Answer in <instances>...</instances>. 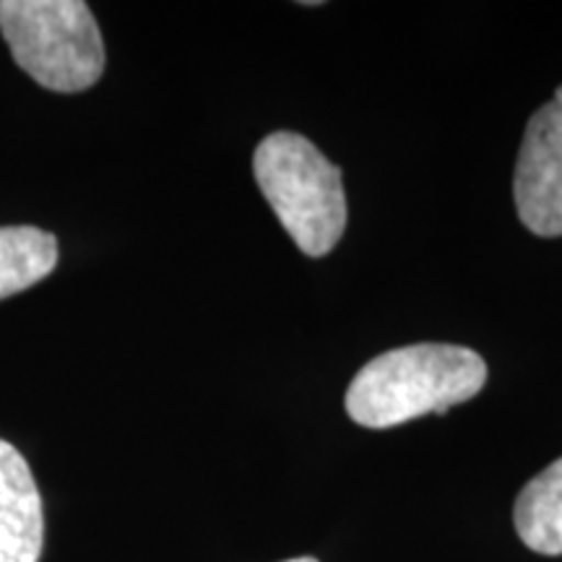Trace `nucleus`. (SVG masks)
<instances>
[{"label": "nucleus", "mask_w": 562, "mask_h": 562, "mask_svg": "<svg viewBox=\"0 0 562 562\" xmlns=\"http://www.w3.org/2000/svg\"><path fill=\"white\" fill-rule=\"evenodd\" d=\"M513 195L526 229L539 237L562 235V87L526 125Z\"/></svg>", "instance_id": "obj_4"}, {"label": "nucleus", "mask_w": 562, "mask_h": 562, "mask_svg": "<svg viewBox=\"0 0 562 562\" xmlns=\"http://www.w3.org/2000/svg\"><path fill=\"white\" fill-rule=\"evenodd\" d=\"M513 521L521 542L539 554H562V459L526 484Z\"/></svg>", "instance_id": "obj_6"}, {"label": "nucleus", "mask_w": 562, "mask_h": 562, "mask_svg": "<svg viewBox=\"0 0 562 562\" xmlns=\"http://www.w3.org/2000/svg\"><path fill=\"white\" fill-rule=\"evenodd\" d=\"M487 383V364L456 344H412L370 360L351 381L347 414L368 430H389L422 414H446Z\"/></svg>", "instance_id": "obj_1"}, {"label": "nucleus", "mask_w": 562, "mask_h": 562, "mask_svg": "<svg viewBox=\"0 0 562 562\" xmlns=\"http://www.w3.org/2000/svg\"><path fill=\"white\" fill-rule=\"evenodd\" d=\"M252 175L305 256L321 258L336 248L347 227L341 170L313 140L292 131L271 133L256 146Z\"/></svg>", "instance_id": "obj_2"}, {"label": "nucleus", "mask_w": 562, "mask_h": 562, "mask_svg": "<svg viewBox=\"0 0 562 562\" xmlns=\"http://www.w3.org/2000/svg\"><path fill=\"white\" fill-rule=\"evenodd\" d=\"M45 513L34 474L19 448L0 440V562H40Z\"/></svg>", "instance_id": "obj_5"}, {"label": "nucleus", "mask_w": 562, "mask_h": 562, "mask_svg": "<svg viewBox=\"0 0 562 562\" xmlns=\"http://www.w3.org/2000/svg\"><path fill=\"white\" fill-rule=\"evenodd\" d=\"M0 34L40 87L76 94L102 79L104 40L83 0H0Z\"/></svg>", "instance_id": "obj_3"}, {"label": "nucleus", "mask_w": 562, "mask_h": 562, "mask_svg": "<svg viewBox=\"0 0 562 562\" xmlns=\"http://www.w3.org/2000/svg\"><path fill=\"white\" fill-rule=\"evenodd\" d=\"M284 562H318L315 558H294V560H284Z\"/></svg>", "instance_id": "obj_8"}, {"label": "nucleus", "mask_w": 562, "mask_h": 562, "mask_svg": "<svg viewBox=\"0 0 562 562\" xmlns=\"http://www.w3.org/2000/svg\"><path fill=\"white\" fill-rule=\"evenodd\" d=\"M58 266V240L34 224L0 227V300L30 290Z\"/></svg>", "instance_id": "obj_7"}]
</instances>
